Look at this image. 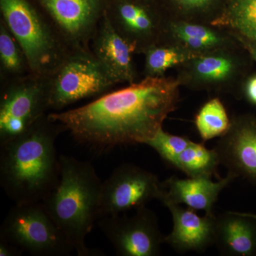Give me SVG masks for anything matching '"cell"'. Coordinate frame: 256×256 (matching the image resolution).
<instances>
[{"mask_svg":"<svg viewBox=\"0 0 256 256\" xmlns=\"http://www.w3.org/2000/svg\"><path fill=\"white\" fill-rule=\"evenodd\" d=\"M178 100V82L174 79L146 77L86 105L48 114L63 124L76 142L100 152L146 144L162 128Z\"/></svg>","mask_w":256,"mask_h":256,"instance_id":"6da1fadb","label":"cell"},{"mask_svg":"<svg viewBox=\"0 0 256 256\" xmlns=\"http://www.w3.org/2000/svg\"><path fill=\"white\" fill-rule=\"evenodd\" d=\"M48 114L0 144V185L15 204L43 202L60 181L55 142L66 130Z\"/></svg>","mask_w":256,"mask_h":256,"instance_id":"7a4b0ae2","label":"cell"},{"mask_svg":"<svg viewBox=\"0 0 256 256\" xmlns=\"http://www.w3.org/2000/svg\"><path fill=\"white\" fill-rule=\"evenodd\" d=\"M60 181L42 202L78 256H99L86 238L100 218L102 182L89 162L60 156Z\"/></svg>","mask_w":256,"mask_h":256,"instance_id":"3957f363","label":"cell"},{"mask_svg":"<svg viewBox=\"0 0 256 256\" xmlns=\"http://www.w3.org/2000/svg\"><path fill=\"white\" fill-rule=\"evenodd\" d=\"M0 11L1 18L24 50L32 73L50 76L74 50L38 3L0 0Z\"/></svg>","mask_w":256,"mask_h":256,"instance_id":"277c9868","label":"cell"},{"mask_svg":"<svg viewBox=\"0 0 256 256\" xmlns=\"http://www.w3.org/2000/svg\"><path fill=\"white\" fill-rule=\"evenodd\" d=\"M0 239L34 256H65L74 250L42 202L15 204L2 224Z\"/></svg>","mask_w":256,"mask_h":256,"instance_id":"5b68a950","label":"cell"},{"mask_svg":"<svg viewBox=\"0 0 256 256\" xmlns=\"http://www.w3.org/2000/svg\"><path fill=\"white\" fill-rule=\"evenodd\" d=\"M50 76L30 73L1 84L0 144L28 130L50 110Z\"/></svg>","mask_w":256,"mask_h":256,"instance_id":"8992f818","label":"cell"},{"mask_svg":"<svg viewBox=\"0 0 256 256\" xmlns=\"http://www.w3.org/2000/svg\"><path fill=\"white\" fill-rule=\"evenodd\" d=\"M50 110L60 112L84 99L98 97L118 85L90 48H74L50 76Z\"/></svg>","mask_w":256,"mask_h":256,"instance_id":"52a82bcc","label":"cell"},{"mask_svg":"<svg viewBox=\"0 0 256 256\" xmlns=\"http://www.w3.org/2000/svg\"><path fill=\"white\" fill-rule=\"evenodd\" d=\"M97 224L118 256H158L164 242L156 215L146 206L132 216L100 217Z\"/></svg>","mask_w":256,"mask_h":256,"instance_id":"ba28073f","label":"cell"},{"mask_svg":"<svg viewBox=\"0 0 256 256\" xmlns=\"http://www.w3.org/2000/svg\"><path fill=\"white\" fill-rule=\"evenodd\" d=\"M161 192L156 175L134 164L120 165L102 182L100 218L146 206L152 200H159Z\"/></svg>","mask_w":256,"mask_h":256,"instance_id":"9c48e42d","label":"cell"},{"mask_svg":"<svg viewBox=\"0 0 256 256\" xmlns=\"http://www.w3.org/2000/svg\"><path fill=\"white\" fill-rule=\"evenodd\" d=\"M72 48H90L107 0H35Z\"/></svg>","mask_w":256,"mask_h":256,"instance_id":"30bf717a","label":"cell"},{"mask_svg":"<svg viewBox=\"0 0 256 256\" xmlns=\"http://www.w3.org/2000/svg\"><path fill=\"white\" fill-rule=\"evenodd\" d=\"M220 164L236 178L256 185V118L242 117L232 122L214 148Z\"/></svg>","mask_w":256,"mask_h":256,"instance_id":"8fae6325","label":"cell"},{"mask_svg":"<svg viewBox=\"0 0 256 256\" xmlns=\"http://www.w3.org/2000/svg\"><path fill=\"white\" fill-rule=\"evenodd\" d=\"M154 2L149 0H107L106 13L114 28L133 45L136 52L156 44V16Z\"/></svg>","mask_w":256,"mask_h":256,"instance_id":"7c38bea8","label":"cell"},{"mask_svg":"<svg viewBox=\"0 0 256 256\" xmlns=\"http://www.w3.org/2000/svg\"><path fill=\"white\" fill-rule=\"evenodd\" d=\"M90 50L102 68L117 84L134 82L132 54L136 47L116 31L104 12L90 42Z\"/></svg>","mask_w":256,"mask_h":256,"instance_id":"4fadbf2b","label":"cell"},{"mask_svg":"<svg viewBox=\"0 0 256 256\" xmlns=\"http://www.w3.org/2000/svg\"><path fill=\"white\" fill-rule=\"evenodd\" d=\"M172 217L173 228L164 242L178 252H203L214 245L216 216H200L196 210L176 204H165Z\"/></svg>","mask_w":256,"mask_h":256,"instance_id":"5bb4252c","label":"cell"},{"mask_svg":"<svg viewBox=\"0 0 256 256\" xmlns=\"http://www.w3.org/2000/svg\"><path fill=\"white\" fill-rule=\"evenodd\" d=\"M236 178L228 173L217 182L208 178H180L172 176L162 182L158 200L164 204H184L195 210H204L206 214H214V206L220 192Z\"/></svg>","mask_w":256,"mask_h":256,"instance_id":"9a60e30c","label":"cell"},{"mask_svg":"<svg viewBox=\"0 0 256 256\" xmlns=\"http://www.w3.org/2000/svg\"><path fill=\"white\" fill-rule=\"evenodd\" d=\"M214 245L225 256H256V220L244 212L216 216Z\"/></svg>","mask_w":256,"mask_h":256,"instance_id":"2e32d148","label":"cell"},{"mask_svg":"<svg viewBox=\"0 0 256 256\" xmlns=\"http://www.w3.org/2000/svg\"><path fill=\"white\" fill-rule=\"evenodd\" d=\"M32 73L22 47L2 18L0 20V80L1 84Z\"/></svg>","mask_w":256,"mask_h":256,"instance_id":"e0dca14e","label":"cell"},{"mask_svg":"<svg viewBox=\"0 0 256 256\" xmlns=\"http://www.w3.org/2000/svg\"><path fill=\"white\" fill-rule=\"evenodd\" d=\"M220 158L214 148L208 149L201 143L192 141L175 160L172 166L188 178H208L217 175Z\"/></svg>","mask_w":256,"mask_h":256,"instance_id":"ac0fdd59","label":"cell"},{"mask_svg":"<svg viewBox=\"0 0 256 256\" xmlns=\"http://www.w3.org/2000/svg\"><path fill=\"white\" fill-rule=\"evenodd\" d=\"M197 131L203 141L222 137L230 127L228 114L218 98L208 101L202 106L195 120Z\"/></svg>","mask_w":256,"mask_h":256,"instance_id":"d6986e66","label":"cell"},{"mask_svg":"<svg viewBox=\"0 0 256 256\" xmlns=\"http://www.w3.org/2000/svg\"><path fill=\"white\" fill-rule=\"evenodd\" d=\"M146 54V77H160L168 68L182 63L188 56L172 47L152 45L142 52Z\"/></svg>","mask_w":256,"mask_h":256,"instance_id":"ffe728a7","label":"cell"},{"mask_svg":"<svg viewBox=\"0 0 256 256\" xmlns=\"http://www.w3.org/2000/svg\"><path fill=\"white\" fill-rule=\"evenodd\" d=\"M228 14L234 28L256 43V0H228Z\"/></svg>","mask_w":256,"mask_h":256,"instance_id":"44dd1931","label":"cell"},{"mask_svg":"<svg viewBox=\"0 0 256 256\" xmlns=\"http://www.w3.org/2000/svg\"><path fill=\"white\" fill-rule=\"evenodd\" d=\"M172 30L176 37L194 50H205L220 42V37L214 32L200 25L180 23L172 25Z\"/></svg>","mask_w":256,"mask_h":256,"instance_id":"7402d4cb","label":"cell"},{"mask_svg":"<svg viewBox=\"0 0 256 256\" xmlns=\"http://www.w3.org/2000/svg\"><path fill=\"white\" fill-rule=\"evenodd\" d=\"M194 70L198 78L204 82H220L228 78L234 70L232 60L222 56H208L195 62Z\"/></svg>","mask_w":256,"mask_h":256,"instance_id":"603a6c76","label":"cell"},{"mask_svg":"<svg viewBox=\"0 0 256 256\" xmlns=\"http://www.w3.org/2000/svg\"><path fill=\"white\" fill-rule=\"evenodd\" d=\"M191 142L188 138L170 134L162 128L156 136L144 144L150 146L162 159L172 165L176 158Z\"/></svg>","mask_w":256,"mask_h":256,"instance_id":"cb8c5ba5","label":"cell"},{"mask_svg":"<svg viewBox=\"0 0 256 256\" xmlns=\"http://www.w3.org/2000/svg\"><path fill=\"white\" fill-rule=\"evenodd\" d=\"M178 10L185 12H197L208 10L218 0H170Z\"/></svg>","mask_w":256,"mask_h":256,"instance_id":"d4e9b609","label":"cell"},{"mask_svg":"<svg viewBox=\"0 0 256 256\" xmlns=\"http://www.w3.org/2000/svg\"><path fill=\"white\" fill-rule=\"evenodd\" d=\"M22 252L12 244L0 239V256H18L22 255Z\"/></svg>","mask_w":256,"mask_h":256,"instance_id":"484cf974","label":"cell"},{"mask_svg":"<svg viewBox=\"0 0 256 256\" xmlns=\"http://www.w3.org/2000/svg\"><path fill=\"white\" fill-rule=\"evenodd\" d=\"M246 95L248 100L256 105V76L248 82L246 88Z\"/></svg>","mask_w":256,"mask_h":256,"instance_id":"4316f807","label":"cell"},{"mask_svg":"<svg viewBox=\"0 0 256 256\" xmlns=\"http://www.w3.org/2000/svg\"><path fill=\"white\" fill-rule=\"evenodd\" d=\"M248 48L249 52H250V54L252 55V58L256 60V43L255 42H250L247 45Z\"/></svg>","mask_w":256,"mask_h":256,"instance_id":"83f0119b","label":"cell"},{"mask_svg":"<svg viewBox=\"0 0 256 256\" xmlns=\"http://www.w3.org/2000/svg\"><path fill=\"white\" fill-rule=\"evenodd\" d=\"M244 214H245L246 215L248 216L252 217V218H255V220H256V214L245 213V212H244Z\"/></svg>","mask_w":256,"mask_h":256,"instance_id":"f1b7e54d","label":"cell"},{"mask_svg":"<svg viewBox=\"0 0 256 256\" xmlns=\"http://www.w3.org/2000/svg\"><path fill=\"white\" fill-rule=\"evenodd\" d=\"M149 1L154 2V0H149Z\"/></svg>","mask_w":256,"mask_h":256,"instance_id":"f546056e","label":"cell"}]
</instances>
